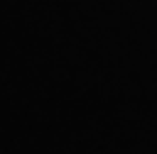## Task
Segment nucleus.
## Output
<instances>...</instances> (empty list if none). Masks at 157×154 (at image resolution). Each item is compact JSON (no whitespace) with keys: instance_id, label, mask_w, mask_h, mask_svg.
Segmentation results:
<instances>
[]
</instances>
